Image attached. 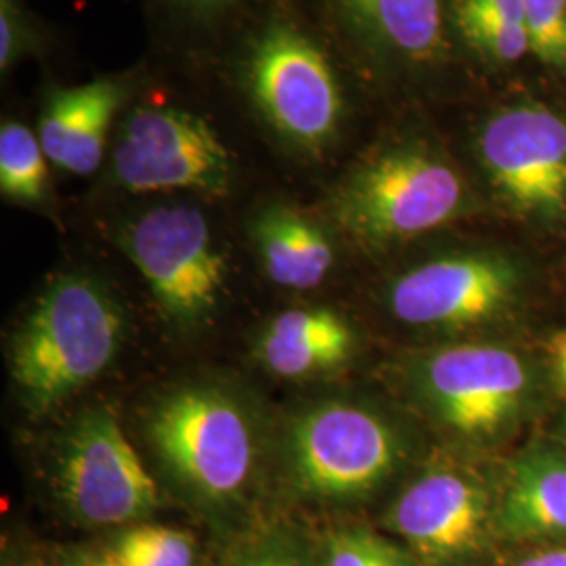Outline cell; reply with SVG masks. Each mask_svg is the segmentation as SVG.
Here are the masks:
<instances>
[{
    "label": "cell",
    "mask_w": 566,
    "mask_h": 566,
    "mask_svg": "<svg viewBox=\"0 0 566 566\" xmlns=\"http://www.w3.org/2000/svg\"><path fill=\"white\" fill-rule=\"evenodd\" d=\"M525 28L531 53L566 70V0H526Z\"/></svg>",
    "instance_id": "cell-22"
},
{
    "label": "cell",
    "mask_w": 566,
    "mask_h": 566,
    "mask_svg": "<svg viewBox=\"0 0 566 566\" xmlns=\"http://www.w3.org/2000/svg\"><path fill=\"white\" fill-rule=\"evenodd\" d=\"M516 290V269L502 256L451 254L403 273L388 290V306L413 327L465 329L500 317Z\"/></svg>",
    "instance_id": "cell-12"
},
{
    "label": "cell",
    "mask_w": 566,
    "mask_h": 566,
    "mask_svg": "<svg viewBox=\"0 0 566 566\" xmlns=\"http://www.w3.org/2000/svg\"><path fill=\"white\" fill-rule=\"evenodd\" d=\"M74 566H124L120 560L109 552L103 556H91V558H82L78 565Z\"/></svg>",
    "instance_id": "cell-29"
},
{
    "label": "cell",
    "mask_w": 566,
    "mask_h": 566,
    "mask_svg": "<svg viewBox=\"0 0 566 566\" xmlns=\"http://www.w3.org/2000/svg\"><path fill=\"white\" fill-rule=\"evenodd\" d=\"M418 388L441 424L485 439L521 416L531 392V371L506 346L455 344L426 357L418 367Z\"/></svg>",
    "instance_id": "cell-9"
},
{
    "label": "cell",
    "mask_w": 566,
    "mask_h": 566,
    "mask_svg": "<svg viewBox=\"0 0 566 566\" xmlns=\"http://www.w3.org/2000/svg\"><path fill=\"white\" fill-rule=\"evenodd\" d=\"M118 243L170 322L193 327L214 313L227 283V261L196 206L145 210L122 227Z\"/></svg>",
    "instance_id": "cell-5"
},
{
    "label": "cell",
    "mask_w": 566,
    "mask_h": 566,
    "mask_svg": "<svg viewBox=\"0 0 566 566\" xmlns=\"http://www.w3.org/2000/svg\"><path fill=\"white\" fill-rule=\"evenodd\" d=\"M552 359H554L556 369H558V374H560V378H563L566 386V329L560 332L552 343Z\"/></svg>",
    "instance_id": "cell-28"
},
{
    "label": "cell",
    "mask_w": 566,
    "mask_h": 566,
    "mask_svg": "<svg viewBox=\"0 0 566 566\" xmlns=\"http://www.w3.org/2000/svg\"><path fill=\"white\" fill-rule=\"evenodd\" d=\"M495 528L512 542L566 537L563 447H528L510 464L504 493L495 504Z\"/></svg>",
    "instance_id": "cell-14"
},
{
    "label": "cell",
    "mask_w": 566,
    "mask_h": 566,
    "mask_svg": "<svg viewBox=\"0 0 566 566\" xmlns=\"http://www.w3.org/2000/svg\"><path fill=\"white\" fill-rule=\"evenodd\" d=\"M124 317L102 283L81 273L46 285L11 348L23 403L46 413L95 382L120 350Z\"/></svg>",
    "instance_id": "cell-1"
},
{
    "label": "cell",
    "mask_w": 566,
    "mask_h": 566,
    "mask_svg": "<svg viewBox=\"0 0 566 566\" xmlns=\"http://www.w3.org/2000/svg\"><path fill=\"white\" fill-rule=\"evenodd\" d=\"M250 95L283 142L319 151L334 142L344 102L336 72L322 46L287 21H273L245 61Z\"/></svg>",
    "instance_id": "cell-4"
},
{
    "label": "cell",
    "mask_w": 566,
    "mask_h": 566,
    "mask_svg": "<svg viewBox=\"0 0 566 566\" xmlns=\"http://www.w3.org/2000/svg\"><path fill=\"white\" fill-rule=\"evenodd\" d=\"M514 566H566V546L535 549Z\"/></svg>",
    "instance_id": "cell-27"
},
{
    "label": "cell",
    "mask_w": 566,
    "mask_h": 566,
    "mask_svg": "<svg viewBox=\"0 0 566 566\" xmlns=\"http://www.w3.org/2000/svg\"><path fill=\"white\" fill-rule=\"evenodd\" d=\"M462 175L424 145L388 147L353 168L329 198V214L367 248L416 240L465 210Z\"/></svg>",
    "instance_id": "cell-2"
},
{
    "label": "cell",
    "mask_w": 566,
    "mask_h": 566,
    "mask_svg": "<svg viewBox=\"0 0 566 566\" xmlns=\"http://www.w3.org/2000/svg\"><path fill=\"white\" fill-rule=\"evenodd\" d=\"M476 151L491 187L514 210L566 214V122L544 105H516L489 118Z\"/></svg>",
    "instance_id": "cell-11"
},
{
    "label": "cell",
    "mask_w": 566,
    "mask_h": 566,
    "mask_svg": "<svg viewBox=\"0 0 566 566\" xmlns=\"http://www.w3.org/2000/svg\"><path fill=\"white\" fill-rule=\"evenodd\" d=\"M388 528L428 565H462L479 556L495 526L485 483L464 465H428L386 514Z\"/></svg>",
    "instance_id": "cell-10"
},
{
    "label": "cell",
    "mask_w": 566,
    "mask_h": 566,
    "mask_svg": "<svg viewBox=\"0 0 566 566\" xmlns=\"http://www.w3.org/2000/svg\"><path fill=\"white\" fill-rule=\"evenodd\" d=\"M324 566H420L401 546L369 528H343L325 544Z\"/></svg>",
    "instance_id": "cell-20"
},
{
    "label": "cell",
    "mask_w": 566,
    "mask_h": 566,
    "mask_svg": "<svg viewBox=\"0 0 566 566\" xmlns=\"http://www.w3.org/2000/svg\"><path fill=\"white\" fill-rule=\"evenodd\" d=\"M526 0H455V18H497L525 23Z\"/></svg>",
    "instance_id": "cell-24"
},
{
    "label": "cell",
    "mask_w": 566,
    "mask_h": 566,
    "mask_svg": "<svg viewBox=\"0 0 566 566\" xmlns=\"http://www.w3.org/2000/svg\"><path fill=\"white\" fill-rule=\"evenodd\" d=\"M114 177L130 193L227 196L233 160L208 122L177 107H137L122 122Z\"/></svg>",
    "instance_id": "cell-7"
},
{
    "label": "cell",
    "mask_w": 566,
    "mask_h": 566,
    "mask_svg": "<svg viewBox=\"0 0 566 566\" xmlns=\"http://www.w3.org/2000/svg\"><path fill=\"white\" fill-rule=\"evenodd\" d=\"M554 443L558 447H563L566 451V416L560 420V424L556 426V432H554Z\"/></svg>",
    "instance_id": "cell-30"
},
{
    "label": "cell",
    "mask_w": 566,
    "mask_h": 566,
    "mask_svg": "<svg viewBox=\"0 0 566 566\" xmlns=\"http://www.w3.org/2000/svg\"><path fill=\"white\" fill-rule=\"evenodd\" d=\"M128 95V82L97 78L55 88L42 107L39 139L49 163L70 175H93L102 166L112 122Z\"/></svg>",
    "instance_id": "cell-13"
},
{
    "label": "cell",
    "mask_w": 566,
    "mask_h": 566,
    "mask_svg": "<svg viewBox=\"0 0 566 566\" xmlns=\"http://www.w3.org/2000/svg\"><path fill=\"white\" fill-rule=\"evenodd\" d=\"M149 439L166 468L208 502L242 493L254 468V432L240 405L214 388H182L149 418Z\"/></svg>",
    "instance_id": "cell-3"
},
{
    "label": "cell",
    "mask_w": 566,
    "mask_h": 566,
    "mask_svg": "<svg viewBox=\"0 0 566 566\" xmlns=\"http://www.w3.org/2000/svg\"><path fill=\"white\" fill-rule=\"evenodd\" d=\"M172 2L196 18H212L233 7L238 0H172Z\"/></svg>",
    "instance_id": "cell-26"
},
{
    "label": "cell",
    "mask_w": 566,
    "mask_h": 566,
    "mask_svg": "<svg viewBox=\"0 0 566 566\" xmlns=\"http://www.w3.org/2000/svg\"><path fill=\"white\" fill-rule=\"evenodd\" d=\"M112 554L124 566H193L191 535L168 526L143 525L124 531Z\"/></svg>",
    "instance_id": "cell-19"
},
{
    "label": "cell",
    "mask_w": 566,
    "mask_h": 566,
    "mask_svg": "<svg viewBox=\"0 0 566 566\" xmlns=\"http://www.w3.org/2000/svg\"><path fill=\"white\" fill-rule=\"evenodd\" d=\"M233 566H308L292 549L282 546L254 547L243 552Z\"/></svg>",
    "instance_id": "cell-25"
},
{
    "label": "cell",
    "mask_w": 566,
    "mask_h": 566,
    "mask_svg": "<svg viewBox=\"0 0 566 566\" xmlns=\"http://www.w3.org/2000/svg\"><path fill=\"white\" fill-rule=\"evenodd\" d=\"M36 46V34L18 0H0V67L7 72Z\"/></svg>",
    "instance_id": "cell-23"
},
{
    "label": "cell",
    "mask_w": 566,
    "mask_h": 566,
    "mask_svg": "<svg viewBox=\"0 0 566 566\" xmlns=\"http://www.w3.org/2000/svg\"><path fill=\"white\" fill-rule=\"evenodd\" d=\"M465 41L486 60L514 63L531 53V42L523 21L497 18H455Z\"/></svg>",
    "instance_id": "cell-21"
},
{
    "label": "cell",
    "mask_w": 566,
    "mask_h": 566,
    "mask_svg": "<svg viewBox=\"0 0 566 566\" xmlns=\"http://www.w3.org/2000/svg\"><path fill=\"white\" fill-rule=\"evenodd\" d=\"M0 191L7 200L25 206L49 200V158L41 139L20 122H2L0 128Z\"/></svg>",
    "instance_id": "cell-18"
},
{
    "label": "cell",
    "mask_w": 566,
    "mask_h": 566,
    "mask_svg": "<svg viewBox=\"0 0 566 566\" xmlns=\"http://www.w3.org/2000/svg\"><path fill=\"white\" fill-rule=\"evenodd\" d=\"M264 273L287 290H313L334 266V245L324 227L298 208L275 203L252 223Z\"/></svg>",
    "instance_id": "cell-16"
},
{
    "label": "cell",
    "mask_w": 566,
    "mask_h": 566,
    "mask_svg": "<svg viewBox=\"0 0 566 566\" xmlns=\"http://www.w3.org/2000/svg\"><path fill=\"white\" fill-rule=\"evenodd\" d=\"M401 439L378 413L350 403L306 411L290 434V462L308 495L348 500L382 485L401 462Z\"/></svg>",
    "instance_id": "cell-8"
},
{
    "label": "cell",
    "mask_w": 566,
    "mask_h": 566,
    "mask_svg": "<svg viewBox=\"0 0 566 566\" xmlns=\"http://www.w3.org/2000/svg\"><path fill=\"white\" fill-rule=\"evenodd\" d=\"M355 336L332 308H292L264 327L256 355L280 378H313L348 361Z\"/></svg>",
    "instance_id": "cell-15"
},
{
    "label": "cell",
    "mask_w": 566,
    "mask_h": 566,
    "mask_svg": "<svg viewBox=\"0 0 566 566\" xmlns=\"http://www.w3.org/2000/svg\"><path fill=\"white\" fill-rule=\"evenodd\" d=\"M359 36L392 57L428 63L446 49L441 0H334Z\"/></svg>",
    "instance_id": "cell-17"
},
{
    "label": "cell",
    "mask_w": 566,
    "mask_h": 566,
    "mask_svg": "<svg viewBox=\"0 0 566 566\" xmlns=\"http://www.w3.org/2000/svg\"><path fill=\"white\" fill-rule=\"evenodd\" d=\"M55 491L78 525H126L158 507V486L107 409L82 413L63 434Z\"/></svg>",
    "instance_id": "cell-6"
}]
</instances>
